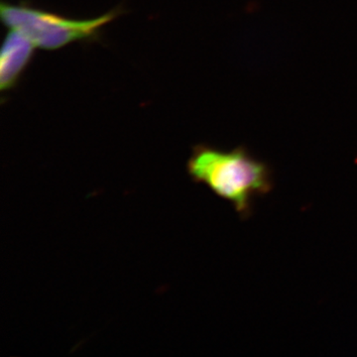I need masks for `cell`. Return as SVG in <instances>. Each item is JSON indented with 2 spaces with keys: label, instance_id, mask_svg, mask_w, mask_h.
I'll list each match as a JSON object with an SVG mask.
<instances>
[{
  "label": "cell",
  "instance_id": "6da1fadb",
  "mask_svg": "<svg viewBox=\"0 0 357 357\" xmlns=\"http://www.w3.org/2000/svg\"><path fill=\"white\" fill-rule=\"evenodd\" d=\"M192 182L206 185L217 196L229 202L237 213L246 217L251 199L272 189L269 167L253 158L243 147L223 151L197 145L187 163Z\"/></svg>",
  "mask_w": 357,
  "mask_h": 357
},
{
  "label": "cell",
  "instance_id": "7a4b0ae2",
  "mask_svg": "<svg viewBox=\"0 0 357 357\" xmlns=\"http://www.w3.org/2000/svg\"><path fill=\"white\" fill-rule=\"evenodd\" d=\"M119 13V9H114L93 20H76L25 4L2 2L0 6L1 20L9 29L20 32L45 50H57L73 42L95 39L103 26L114 21Z\"/></svg>",
  "mask_w": 357,
  "mask_h": 357
},
{
  "label": "cell",
  "instance_id": "3957f363",
  "mask_svg": "<svg viewBox=\"0 0 357 357\" xmlns=\"http://www.w3.org/2000/svg\"><path fill=\"white\" fill-rule=\"evenodd\" d=\"M35 45L27 37L15 30H10L2 45L0 58V88L8 91L17 83L29 64Z\"/></svg>",
  "mask_w": 357,
  "mask_h": 357
}]
</instances>
